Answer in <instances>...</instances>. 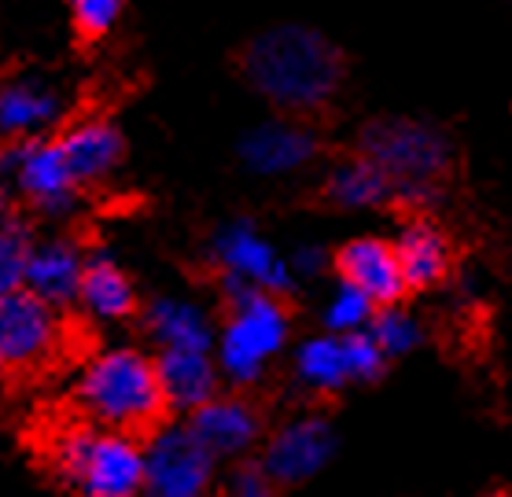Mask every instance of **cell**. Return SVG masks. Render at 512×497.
Wrapping results in <instances>:
<instances>
[{"instance_id": "277c9868", "label": "cell", "mask_w": 512, "mask_h": 497, "mask_svg": "<svg viewBox=\"0 0 512 497\" xmlns=\"http://www.w3.org/2000/svg\"><path fill=\"white\" fill-rule=\"evenodd\" d=\"M291 313L280 295L240 291L225 299V317L218 324V369L233 387H251L288 350Z\"/></svg>"}, {"instance_id": "52a82bcc", "label": "cell", "mask_w": 512, "mask_h": 497, "mask_svg": "<svg viewBox=\"0 0 512 497\" xmlns=\"http://www.w3.org/2000/svg\"><path fill=\"white\" fill-rule=\"evenodd\" d=\"M210 262L218 269L225 299L240 291L284 295L295 284L291 258L280 255L251 218H233L218 225V232L210 236Z\"/></svg>"}, {"instance_id": "4fadbf2b", "label": "cell", "mask_w": 512, "mask_h": 497, "mask_svg": "<svg viewBox=\"0 0 512 497\" xmlns=\"http://www.w3.org/2000/svg\"><path fill=\"white\" fill-rule=\"evenodd\" d=\"M332 266H336L339 280L361 288L380 310L384 306H402V299L409 295L395 240H384V236H354V240H347L332 255Z\"/></svg>"}, {"instance_id": "7a4b0ae2", "label": "cell", "mask_w": 512, "mask_h": 497, "mask_svg": "<svg viewBox=\"0 0 512 497\" xmlns=\"http://www.w3.org/2000/svg\"><path fill=\"white\" fill-rule=\"evenodd\" d=\"M74 405L96 428L111 431H148L159 428L170 409L159 380L155 354L137 343H111L85 358L74 372Z\"/></svg>"}, {"instance_id": "cb8c5ba5", "label": "cell", "mask_w": 512, "mask_h": 497, "mask_svg": "<svg viewBox=\"0 0 512 497\" xmlns=\"http://www.w3.org/2000/svg\"><path fill=\"white\" fill-rule=\"evenodd\" d=\"M376 306L369 295L347 280H339L336 291L325 299L321 306V324H325V332H336V336H354V332H369V324L376 317Z\"/></svg>"}, {"instance_id": "5bb4252c", "label": "cell", "mask_w": 512, "mask_h": 497, "mask_svg": "<svg viewBox=\"0 0 512 497\" xmlns=\"http://www.w3.org/2000/svg\"><path fill=\"white\" fill-rule=\"evenodd\" d=\"M67 100L56 81L41 74H15L0 89V129L8 140H37L56 137L63 129Z\"/></svg>"}, {"instance_id": "8fae6325", "label": "cell", "mask_w": 512, "mask_h": 497, "mask_svg": "<svg viewBox=\"0 0 512 497\" xmlns=\"http://www.w3.org/2000/svg\"><path fill=\"white\" fill-rule=\"evenodd\" d=\"M317 151H321V137L306 126L303 118H291V115L255 122L240 137V144H236V155H240L247 174L273 177V181L314 166Z\"/></svg>"}, {"instance_id": "f1b7e54d", "label": "cell", "mask_w": 512, "mask_h": 497, "mask_svg": "<svg viewBox=\"0 0 512 497\" xmlns=\"http://www.w3.org/2000/svg\"><path fill=\"white\" fill-rule=\"evenodd\" d=\"M490 497H512V494H490Z\"/></svg>"}, {"instance_id": "484cf974", "label": "cell", "mask_w": 512, "mask_h": 497, "mask_svg": "<svg viewBox=\"0 0 512 497\" xmlns=\"http://www.w3.org/2000/svg\"><path fill=\"white\" fill-rule=\"evenodd\" d=\"M67 4L74 34L82 41H104L107 34H115L126 12V0H67Z\"/></svg>"}, {"instance_id": "3957f363", "label": "cell", "mask_w": 512, "mask_h": 497, "mask_svg": "<svg viewBox=\"0 0 512 497\" xmlns=\"http://www.w3.org/2000/svg\"><path fill=\"white\" fill-rule=\"evenodd\" d=\"M358 151L391 177L395 203L409 210L431 207L454 166V144L443 129L402 115L365 122L358 133Z\"/></svg>"}, {"instance_id": "6da1fadb", "label": "cell", "mask_w": 512, "mask_h": 497, "mask_svg": "<svg viewBox=\"0 0 512 497\" xmlns=\"http://www.w3.org/2000/svg\"><path fill=\"white\" fill-rule=\"evenodd\" d=\"M244 81L277 115H317L343 89L347 63L332 41L314 26L280 23L247 41L240 56Z\"/></svg>"}, {"instance_id": "d4e9b609", "label": "cell", "mask_w": 512, "mask_h": 497, "mask_svg": "<svg viewBox=\"0 0 512 497\" xmlns=\"http://www.w3.org/2000/svg\"><path fill=\"white\" fill-rule=\"evenodd\" d=\"M369 332H373V339L387 354V361L406 358V354H413L424 343V328H420V321L406 306H384V310H376Z\"/></svg>"}, {"instance_id": "9a60e30c", "label": "cell", "mask_w": 512, "mask_h": 497, "mask_svg": "<svg viewBox=\"0 0 512 497\" xmlns=\"http://www.w3.org/2000/svg\"><path fill=\"white\" fill-rule=\"evenodd\" d=\"M188 428L218 461L247 457L262 439V413L244 394H218L188 417Z\"/></svg>"}, {"instance_id": "ac0fdd59", "label": "cell", "mask_w": 512, "mask_h": 497, "mask_svg": "<svg viewBox=\"0 0 512 497\" xmlns=\"http://www.w3.org/2000/svg\"><path fill=\"white\" fill-rule=\"evenodd\" d=\"M85 266H89V251L74 236H41L34 247V258H30V269H26V284L37 295L45 299L48 306H78V295H82V280Z\"/></svg>"}, {"instance_id": "ffe728a7", "label": "cell", "mask_w": 512, "mask_h": 497, "mask_svg": "<svg viewBox=\"0 0 512 497\" xmlns=\"http://www.w3.org/2000/svg\"><path fill=\"white\" fill-rule=\"evenodd\" d=\"M155 365H159V380H163L166 405L177 413H196L199 405L218 398L222 387V369L214 354H199V350H155Z\"/></svg>"}, {"instance_id": "603a6c76", "label": "cell", "mask_w": 512, "mask_h": 497, "mask_svg": "<svg viewBox=\"0 0 512 497\" xmlns=\"http://www.w3.org/2000/svg\"><path fill=\"white\" fill-rule=\"evenodd\" d=\"M41 236H34V221L23 210H8L0 225V295L19 291L26 284V269L34 258V247Z\"/></svg>"}, {"instance_id": "30bf717a", "label": "cell", "mask_w": 512, "mask_h": 497, "mask_svg": "<svg viewBox=\"0 0 512 497\" xmlns=\"http://www.w3.org/2000/svg\"><path fill=\"white\" fill-rule=\"evenodd\" d=\"M59 313L30 288L0 295V361L4 372H30L59 347Z\"/></svg>"}, {"instance_id": "9c48e42d", "label": "cell", "mask_w": 512, "mask_h": 497, "mask_svg": "<svg viewBox=\"0 0 512 497\" xmlns=\"http://www.w3.org/2000/svg\"><path fill=\"white\" fill-rule=\"evenodd\" d=\"M218 457L188 424H159L144 442V494L140 497H210Z\"/></svg>"}, {"instance_id": "2e32d148", "label": "cell", "mask_w": 512, "mask_h": 497, "mask_svg": "<svg viewBox=\"0 0 512 497\" xmlns=\"http://www.w3.org/2000/svg\"><path fill=\"white\" fill-rule=\"evenodd\" d=\"M56 137L70 162V174L82 188L104 185L107 177H115V170L126 159V137H122V129L111 118H74V122L59 129Z\"/></svg>"}, {"instance_id": "5b68a950", "label": "cell", "mask_w": 512, "mask_h": 497, "mask_svg": "<svg viewBox=\"0 0 512 497\" xmlns=\"http://www.w3.org/2000/svg\"><path fill=\"white\" fill-rule=\"evenodd\" d=\"M56 468L78 497L144 494V442L129 431L74 428L56 439Z\"/></svg>"}, {"instance_id": "e0dca14e", "label": "cell", "mask_w": 512, "mask_h": 497, "mask_svg": "<svg viewBox=\"0 0 512 497\" xmlns=\"http://www.w3.org/2000/svg\"><path fill=\"white\" fill-rule=\"evenodd\" d=\"M144 336L152 339L155 350H218V324L203 302L188 295H155L144 306Z\"/></svg>"}, {"instance_id": "4316f807", "label": "cell", "mask_w": 512, "mask_h": 497, "mask_svg": "<svg viewBox=\"0 0 512 497\" xmlns=\"http://www.w3.org/2000/svg\"><path fill=\"white\" fill-rule=\"evenodd\" d=\"M273 475L262 468V461H240L229 475L225 494L229 497H273Z\"/></svg>"}, {"instance_id": "83f0119b", "label": "cell", "mask_w": 512, "mask_h": 497, "mask_svg": "<svg viewBox=\"0 0 512 497\" xmlns=\"http://www.w3.org/2000/svg\"><path fill=\"white\" fill-rule=\"evenodd\" d=\"M288 258H291V273H295V280H299V277H303V280L321 277V273L328 269V262H332V258L317 247V243H303V247H299V251H291Z\"/></svg>"}, {"instance_id": "7c38bea8", "label": "cell", "mask_w": 512, "mask_h": 497, "mask_svg": "<svg viewBox=\"0 0 512 497\" xmlns=\"http://www.w3.org/2000/svg\"><path fill=\"white\" fill-rule=\"evenodd\" d=\"M336 453V431L317 413H299L284 420L262 446V468L277 486H299L314 479Z\"/></svg>"}, {"instance_id": "8992f818", "label": "cell", "mask_w": 512, "mask_h": 497, "mask_svg": "<svg viewBox=\"0 0 512 497\" xmlns=\"http://www.w3.org/2000/svg\"><path fill=\"white\" fill-rule=\"evenodd\" d=\"M4 177L12 181V192L26 207L37 210L45 221H67L78 210L82 185L70 174L59 137L8 140L4 148Z\"/></svg>"}, {"instance_id": "d6986e66", "label": "cell", "mask_w": 512, "mask_h": 497, "mask_svg": "<svg viewBox=\"0 0 512 497\" xmlns=\"http://www.w3.org/2000/svg\"><path fill=\"white\" fill-rule=\"evenodd\" d=\"M395 251L409 291L439 288L454 269V243L424 214H413V218L402 221V229L395 236Z\"/></svg>"}, {"instance_id": "7402d4cb", "label": "cell", "mask_w": 512, "mask_h": 497, "mask_svg": "<svg viewBox=\"0 0 512 497\" xmlns=\"http://www.w3.org/2000/svg\"><path fill=\"white\" fill-rule=\"evenodd\" d=\"M321 192H325L328 207L347 210V214H365V210H380L387 203H395L391 177L373 159H365L361 151L343 155V159H336L328 166Z\"/></svg>"}, {"instance_id": "44dd1931", "label": "cell", "mask_w": 512, "mask_h": 497, "mask_svg": "<svg viewBox=\"0 0 512 497\" xmlns=\"http://www.w3.org/2000/svg\"><path fill=\"white\" fill-rule=\"evenodd\" d=\"M78 306L96 324H122L137 313V284L111 251H89Z\"/></svg>"}, {"instance_id": "ba28073f", "label": "cell", "mask_w": 512, "mask_h": 497, "mask_svg": "<svg viewBox=\"0 0 512 497\" xmlns=\"http://www.w3.org/2000/svg\"><path fill=\"white\" fill-rule=\"evenodd\" d=\"M387 365V354L373 339V332H317L295 347L291 372L306 394H336L350 383H373Z\"/></svg>"}]
</instances>
